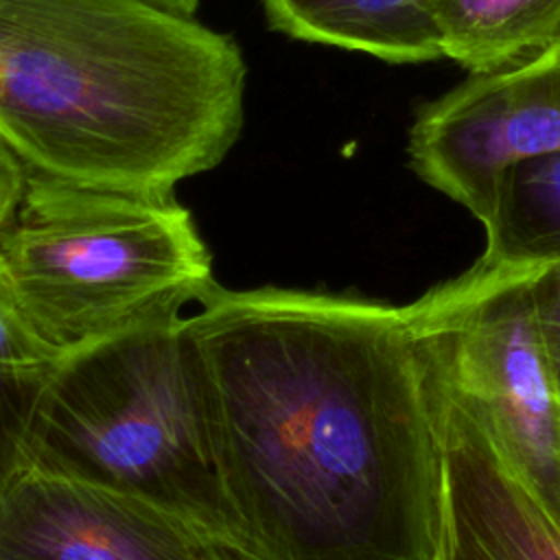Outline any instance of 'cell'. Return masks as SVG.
<instances>
[{
	"label": "cell",
	"mask_w": 560,
	"mask_h": 560,
	"mask_svg": "<svg viewBox=\"0 0 560 560\" xmlns=\"http://www.w3.org/2000/svg\"><path fill=\"white\" fill-rule=\"evenodd\" d=\"M549 149H560V37L420 107L407 142L413 173L479 221L497 171Z\"/></svg>",
	"instance_id": "cell-6"
},
{
	"label": "cell",
	"mask_w": 560,
	"mask_h": 560,
	"mask_svg": "<svg viewBox=\"0 0 560 560\" xmlns=\"http://www.w3.org/2000/svg\"><path fill=\"white\" fill-rule=\"evenodd\" d=\"M433 20L442 57L488 74L560 37V0H435Z\"/></svg>",
	"instance_id": "cell-11"
},
{
	"label": "cell",
	"mask_w": 560,
	"mask_h": 560,
	"mask_svg": "<svg viewBox=\"0 0 560 560\" xmlns=\"http://www.w3.org/2000/svg\"><path fill=\"white\" fill-rule=\"evenodd\" d=\"M438 389L440 512L431 560H560V523L440 378Z\"/></svg>",
	"instance_id": "cell-8"
},
{
	"label": "cell",
	"mask_w": 560,
	"mask_h": 560,
	"mask_svg": "<svg viewBox=\"0 0 560 560\" xmlns=\"http://www.w3.org/2000/svg\"><path fill=\"white\" fill-rule=\"evenodd\" d=\"M182 317L236 560H431L440 389L409 306L212 284Z\"/></svg>",
	"instance_id": "cell-1"
},
{
	"label": "cell",
	"mask_w": 560,
	"mask_h": 560,
	"mask_svg": "<svg viewBox=\"0 0 560 560\" xmlns=\"http://www.w3.org/2000/svg\"><path fill=\"white\" fill-rule=\"evenodd\" d=\"M0 560H236L142 499L24 466L0 494Z\"/></svg>",
	"instance_id": "cell-7"
},
{
	"label": "cell",
	"mask_w": 560,
	"mask_h": 560,
	"mask_svg": "<svg viewBox=\"0 0 560 560\" xmlns=\"http://www.w3.org/2000/svg\"><path fill=\"white\" fill-rule=\"evenodd\" d=\"M532 276L477 260L407 306L444 389L560 523V387L538 335Z\"/></svg>",
	"instance_id": "cell-5"
},
{
	"label": "cell",
	"mask_w": 560,
	"mask_h": 560,
	"mask_svg": "<svg viewBox=\"0 0 560 560\" xmlns=\"http://www.w3.org/2000/svg\"><path fill=\"white\" fill-rule=\"evenodd\" d=\"M149 4H155L160 9L173 11V13H182V15H195L199 0H144Z\"/></svg>",
	"instance_id": "cell-16"
},
{
	"label": "cell",
	"mask_w": 560,
	"mask_h": 560,
	"mask_svg": "<svg viewBox=\"0 0 560 560\" xmlns=\"http://www.w3.org/2000/svg\"><path fill=\"white\" fill-rule=\"evenodd\" d=\"M28 171L13 149L0 138V232L22 199Z\"/></svg>",
	"instance_id": "cell-15"
},
{
	"label": "cell",
	"mask_w": 560,
	"mask_h": 560,
	"mask_svg": "<svg viewBox=\"0 0 560 560\" xmlns=\"http://www.w3.org/2000/svg\"><path fill=\"white\" fill-rule=\"evenodd\" d=\"M529 295L538 335L560 387V262H553L532 276Z\"/></svg>",
	"instance_id": "cell-14"
},
{
	"label": "cell",
	"mask_w": 560,
	"mask_h": 560,
	"mask_svg": "<svg viewBox=\"0 0 560 560\" xmlns=\"http://www.w3.org/2000/svg\"><path fill=\"white\" fill-rule=\"evenodd\" d=\"M212 284L208 247L171 195L28 171L0 232V287L57 359L179 319Z\"/></svg>",
	"instance_id": "cell-3"
},
{
	"label": "cell",
	"mask_w": 560,
	"mask_h": 560,
	"mask_svg": "<svg viewBox=\"0 0 560 560\" xmlns=\"http://www.w3.org/2000/svg\"><path fill=\"white\" fill-rule=\"evenodd\" d=\"M57 357L26 326L0 287V370H44Z\"/></svg>",
	"instance_id": "cell-13"
},
{
	"label": "cell",
	"mask_w": 560,
	"mask_h": 560,
	"mask_svg": "<svg viewBox=\"0 0 560 560\" xmlns=\"http://www.w3.org/2000/svg\"><path fill=\"white\" fill-rule=\"evenodd\" d=\"M269 26L291 39L363 52L389 63L442 57L435 0H258Z\"/></svg>",
	"instance_id": "cell-9"
},
{
	"label": "cell",
	"mask_w": 560,
	"mask_h": 560,
	"mask_svg": "<svg viewBox=\"0 0 560 560\" xmlns=\"http://www.w3.org/2000/svg\"><path fill=\"white\" fill-rule=\"evenodd\" d=\"M24 453L28 468L153 503L228 549L182 317L50 363L31 407Z\"/></svg>",
	"instance_id": "cell-4"
},
{
	"label": "cell",
	"mask_w": 560,
	"mask_h": 560,
	"mask_svg": "<svg viewBox=\"0 0 560 560\" xmlns=\"http://www.w3.org/2000/svg\"><path fill=\"white\" fill-rule=\"evenodd\" d=\"M481 262L540 271L560 262V149L527 153L503 164L481 217Z\"/></svg>",
	"instance_id": "cell-10"
},
{
	"label": "cell",
	"mask_w": 560,
	"mask_h": 560,
	"mask_svg": "<svg viewBox=\"0 0 560 560\" xmlns=\"http://www.w3.org/2000/svg\"><path fill=\"white\" fill-rule=\"evenodd\" d=\"M238 44L144 0H0V138L26 171L171 195L243 129Z\"/></svg>",
	"instance_id": "cell-2"
},
{
	"label": "cell",
	"mask_w": 560,
	"mask_h": 560,
	"mask_svg": "<svg viewBox=\"0 0 560 560\" xmlns=\"http://www.w3.org/2000/svg\"><path fill=\"white\" fill-rule=\"evenodd\" d=\"M44 370H0V494L26 466V424Z\"/></svg>",
	"instance_id": "cell-12"
}]
</instances>
